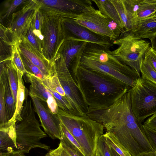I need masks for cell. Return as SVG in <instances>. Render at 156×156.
<instances>
[{"instance_id":"1","label":"cell","mask_w":156,"mask_h":156,"mask_svg":"<svg viewBox=\"0 0 156 156\" xmlns=\"http://www.w3.org/2000/svg\"><path fill=\"white\" fill-rule=\"evenodd\" d=\"M73 78L87 112L109 106L130 89L110 76L81 66Z\"/></svg>"},{"instance_id":"2","label":"cell","mask_w":156,"mask_h":156,"mask_svg":"<svg viewBox=\"0 0 156 156\" xmlns=\"http://www.w3.org/2000/svg\"><path fill=\"white\" fill-rule=\"evenodd\" d=\"M87 115L103 125L107 131L113 128L128 130L141 147L148 143L142 125L139 123L133 112L129 90L109 106L88 112Z\"/></svg>"},{"instance_id":"3","label":"cell","mask_w":156,"mask_h":156,"mask_svg":"<svg viewBox=\"0 0 156 156\" xmlns=\"http://www.w3.org/2000/svg\"><path fill=\"white\" fill-rule=\"evenodd\" d=\"M61 123L73 136L86 156H94L104 127L87 115H76L59 108L57 114Z\"/></svg>"},{"instance_id":"4","label":"cell","mask_w":156,"mask_h":156,"mask_svg":"<svg viewBox=\"0 0 156 156\" xmlns=\"http://www.w3.org/2000/svg\"><path fill=\"white\" fill-rule=\"evenodd\" d=\"M26 97L20 115V118L16 120V143L17 151L20 154L28 153L34 148H40L49 151L50 147L42 143L41 140L47 136L41 129L36 119L35 110L31 100Z\"/></svg>"},{"instance_id":"5","label":"cell","mask_w":156,"mask_h":156,"mask_svg":"<svg viewBox=\"0 0 156 156\" xmlns=\"http://www.w3.org/2000/svg\"><path fill=\"white\" fill-rule=\"evenodd\" d=\"M112 42L118 47L110 51L111 54L136 72L140 78L141 63L151 47V43L136 37L132 31L122 33Z\"/></svg>"},{"instance_id":"6","label":"cell","mask_w":156,"mask_h":156,"mask_svg":"<svg viewBox=\"0 0 156 156\" xmlns=\"http://www.w3.org/2000/svg\"><path fill=\"white\" fill-rule=\"evenodd\" d=\"M129 91L133 112L142 125L145 119L156 113V84L141 77Z\"/></svg>"},{"instance_id":"7","label":"cell","mask_w":156,"mask_h":156,"mask_svg":"<svg viewBox=\"0 0 156 156\" xmlns=\"http://www.w3.org/2000/svg\"><path fill=\"white\" fill-rule=\"evenodd\" d=\"M43 14L41 30L43 54L46 59L54 64L55 58L66 37L62 18L51 14Z\"/></svg>"},{"instance_id":"8","label":"cell","mask_w":156,"mask_h":156,"mask_svg":"<svg viewBox=\"0 0 156 156\" xmlns=\"http://www.w3.org/2000/svg\"><path fill=\"white\" fill-rule=\"evenodd\" d=\"M75 20L80 25L112 41L124 32L121 27L95 9L92 5L86 7Z\"/></svg>"},{"instance_id":"9","label":"cell","mask_w":156,"mask_h":156,"mask_svg":"<svg viewBox=\"0 0 156 156\" xmlns=\"http://www.w3.org/2000/svg\"><path fill=\"white\" fill-rule=\"evenodd\" d=\"M54 62L59 82L70 105L71 114L78 116L86 115L87 109L64 60L57 54Z\"/></svg>"},{"instance_id":"10","label":"cell","mask_w":156,"mask_h":156,"mask_svg":"<svg viewBox=\"0 0 156 156\" xmlns=\"http://www.w3.org/2000/svg\"><path fill=\"white\" fill-rule=\"evenodd\" d=\"M35 1L43 13L74 20L80 15L86 7L92 5V1L90 0H35Z\"/></svg>"},{"instance_id":"11","label":"cell","mask_w":156,"mask_h":156,"mask_svg":"<svg viewBox=\"0 0 156 156\" xmlns=\"http://www.w3.org/2000/svg\"><path fill=\"white\" fill-rule=\"evenodd\" d=\"M38 8L35 0H29L12 15L9 20L7 28L13 44L24 35Z\"/></svg>"},{"instance_id":"12","label":"cell","mask_w":156,"mask_h":156,"mask_svg":"<svg viewBox=\"0 0 156 156\" xmlns=\"http://www.w3.org/2000/svg\"><path fill=\"white\" fill-rule=\"evenodd\" d=\"M110 51V49L87 43L83 55L138 80L139 77L137 73L112 55Z\"/></svg>"},{"instance_id":"13","label":"cell","mask_w":156,"mask_h":156,"mask_svg":"<svg viewBox=\"0 0 156 156\" xmlns=\"http://www.w3.org/2000/svg\"><path fill=\"white\" fill-rule=\"evenodd\" d=\"M28 94L45 132L52 139L60 140L62 137L61 122L57 114L52 112L46 103L30 92H28Z\"/></svg>"},{"instance_id":"14","label":"cell","mask_w":156,"mask_h":156,"mask_svg":"<svg viewBox=\"0 0 156 156\" xmlns=\"http://www.w3.org/2000/svg\"><path fill=\"white\" fill-rule=\"evenodd\" d=\"M66 37L80 40L110 49L114 44L109 39L98 34L77 23L74 19L62 18Z\"/></svg>"},{"instance_id":"15","label":"cell","mask_w":156,"mask_h":156,"mask_svg":"<svg viewBox=\"0 0 156 156\" xmlns=\"http://www.w3.org/2000/svg\"><path fill=\"white\" fill-rule=\"evenodd\" d=\"M87 42L67 37L61 44L57 54L64 60L73 77L76 75Z\"/></svg>"},{"instance_id":"16","label":"cell","mask_w":156,"mask_h":156,"mask_svg":"<svg viewBox=\"0 0 156 156\" xmlns=\"http://www.w3.org/2000/svg\"><path fill=\"white\" fill-rule=\"evenodd\" d=\"M17 45L20 53L38 68L45 76L51 77L56 73L54 64H51L37 51L25 37L20 38Z\"/></svg>"},{"instance_id":"17","label":"cell","mask_w":156,"mask_h":156,"mask_svg":"<svg viewBox=\"0 0 156 156\" xmlns=\"http://www.w3.org/2000/svg\"><path fill=\"white\" fill-rule=\"evenodd\" d=\"M80 66L110 76L124 83L130 89L134 87L138 81V80L132 78L116 70L83 55L82 57Z\"/></svg>"},{"instance_id":"18","label":"cell","mask_w":156,"mask_h":156,"mask_svg":"<svg viewBox=\"0 0 156 156\" xmlns=\"http://www.w3.org/2000/svg\"><path fill=\"white\" fill-rule=\"evenodd\" d=\"M118 14L124 32H133L138 23L130 5L124 0H111Z\"/></svg>"},{"instance_id":"19","label":"cell","mask_w":156,"mask_h":156,"mask_svg":"<svg viewBox=\"0 0 156 156\" xmlns=\"http://www.w3.org/2000/svg\"><path fill=\"white\" fill-rule=\"evenodd\" d=\"M16 122L12 121L9 128L0 130V152L12 153L16 151Z\"/></svg>"},{"instance_id":"20","label":"cell","mask_w":156,"mask_h":156,"mask_svg":"<svg viewBox=\"0 0 156 156\" xmlns=\"http://www.w3.org/2000/svg\"><path fill=\"white\" fill-rule=\"evenodd\" d=\"M25 74L27 81L30 83L29 92L47 103L48 98L52 94L44 85L41 80L31 73L27 72Z\"/></svg>"},{"instance_id":"21","label":"cell","mask_w":156,"mask_h":156,"mask_svg":"<svg viewBox=\"0 0 156 156\" xmlns=\"http://www.w3.org/2000/svg\"><path fill=\"white\" fill-rule=\"evenodd\" d=\"M135 36L150 41L156 37V17H148L141 20L135 30Z\"/></svg>"},{"instance_id":"22","label":"cell","mask_w":156,"mask_h":156,"mask_svg":"<svg viewBox=\"0 0 156 156\" xmlns=\"http://www.w3.org/2000/svg\"><path fill=\"white\" fill-rule=\"evenodd\" d=\"M0 68V130H1L9 128L11 124L9 123L5 97V66L1 65Z\"/></svg>"},{"instance_id":"23","label":"cell","mask_w":156,"mask_h":156,"mask_svg":"<svg viewBox=\"0 0 156 156\" xmlns=\"http://www.w3.org/2000/svg\"><path fill=\"white\" fill-rule=\"evenodd\" d=\"M91 1L96 4L99 11L102 14L113 20L122 28L118 12L111 0Z\"/></svg>"},{"instance_id":"24","label":"cell","mask_w":156,"mask_h":156,"mask_svg":"<svg viewBox=\"0 0 156 156\" xmlns=\"http://www.w3.org/2000/svg\"><path fill=\"white\" fill-rule=\"evenodd\" d=\"M17 71L18 84L17 94L16 109L14 115L12 118L9 121V123L12 121H15L16 119L20 117V113L23 106L26 97L25 87L22 78L23 74L18 69Z\"/></svg>"},{"instance_id":"25","label":"cell","mask_w":156,"mask_h":156,"mask_svg":"<svg viewBox=\"0 0 156 156\" xmlns=\"http://www.w3.org/2000/svg\"><path fill=\"white\" fill-rule=\"evenodd\" d=\"M156 12V0H139L136 11L139 23L141 20L150 16Z\"/></svg>"},{"instance_id":"26","label":"cell","mask_w":156,"mask_h":156,"mask_svg":"<svg viewBox=\"0 0 156 156\" xmlns=\"http://www.w3.org/2000/svg\"><path fill=\"white\" fill-rule=\"evenodd\" d=\"M16 105L18 88L17 69L11 60L4 62Z\"/></svg>"},{"instance_id":"27","label":"cell","mask_w":156,"mask_h":156,"mask_svg":"<svg viewBox=\"0 0 156 156\" xmlns=\"http://www.w3.org/2000/svg\"><path fill=\"white\" fill-rule=\"evenodd\" d=\"M4 93L7 114L9 121L14 115L16 111V105L11 90L5 68V73Z\"/></svg>"},{"instance_id":"28","label":"cell","mask_w":156,"mask_h":156,"mask_svg":"<svg viewBox=\"0 0 156 156\" xmlns=\"http://www.w3.org/2000/svg\"><path fill=\"white\" fill-rule=\"evenodd\" d=\"M42 81L54 97L59 108L64 111L71 114L72 111L69 101L66 97L62 96L55 91L52 88L50 79V77L45 76Z\"/></svg>"},{"instance_id":"29","label":"cell","mask_w":156,"mask_h":156,"mask_svg":"<svg viewBox=\"0 0 156 156\" xmlns=\"http://www.w3.org/2000/svg\"><path fill=\"white\" fill-rule=\"evenodd\" d=\"M102 136L108 145L113 148L120 156H132L114 134L107 131Z\"/></svg>"},{"instance_id":"30","label":"cell","mask_w":156,"mask_h":156,"mask_svg":"<svg viewBox=\"0 0 156 156\" xmlns=\"http://www.w3.org/2000/svg\"><path fill=\"white\" fill-rule=\"evenodd\" d=\"M29 0H14L7 1L4 4L5 10L1 17V21H8L17 9Z\"/></svg>"},{"instance_id":"31","label":"cell","mask_w":156,"mask_h":156,"mask_svg":"<svg viewBox=\"0 0 156 156\" xmlns=\"http://www.w3.org/2000/svg\"><path fill=\"white\" fill-rule=\"evenodd\" d=\"M140 73L142 78L156 84V70L144 57L141 63Z\"/></svg>"},{"instance_id":"32","label":"cell","mask_w":156,"mask_h":156,"mask_svg":"<svg viewBox=\"0 0 156 156\" xmlns=\"http://www.w3.org/2000/svg\"><path fill=\"white\" fill-rule=\"evenodd\" d=\"M23 37L27 39L30 44L37 51L43 55L41 40L34 32L31 23Z\"/></svg>"},{"instance_id":"33","label":"cell","mask_w":156,"mask_h":156,"mask_svg":"<svg viewBox=\"0 0 156 156\" xmlns=\"http://www.w3.org/2000/svg\"><path fill=\"white\" fill-rule=\"evenodd\" d=\"M60 142L71 156H86L66 137L62 131Z\"/></svg>"},{"instance_id":"34","label":"cell","mask_w":156,"mask_h":156,"mask_svg":"<svg viewBox=\"0 0 156 156\" xmlns=\"http://www.w3.org/2000/svg\"><path fill=\"white\" fill-rule=\"evenodd\" d=\"M20 54L27 72L33 74L41 80H43L45 76L39 68L22 54L20 53Z\"/></svg>"},{"instance_id":"35","label":"cell","mask_w":156,"mask_h":156,"mask_svg":"<svg viewBox=\"0 0 156 156\" xmlns=\"http://www.w3.org/2000/svg\"><path fill=\"white\" fill-rule=\"evenodd\" d=\"M11 60L14 63L17 69L23 75L27 73L17 48V42L13 45L12 55Z\"/></svg>"},{"instance_id":"36","label":"cell","mask_w":156,"mask_h":156,"mask_svg":"<svg viewBox=\"0 0 156 156\" xmlns=\"http://www.w3.org/2000/svg\"><path fill=\"white\" fill-rule=\"evenodd\" d=\"M43 13L38 8L36 11L35 16L31 22L34 32L40 38L41 40V30L43 22Z\"/></svg>"},{"instance_id":"37","label":"cell","mask_w":156,"mask_h":156,"mask_svg":"<svg viewBox=\"0 0 156 156\" xmlns=\"http://www.w3.org/2000/svg\"><path fill=\"white\" fill-rule=\"evenodd\" d=\"M142 126L147 138L156 153V130L143 124Z\"/></svg>"},{"instance_id":"38","label":"cell","mask_w":156,"mask_h":156,"mask_svg":"<svg viewBox=\"0 0 156 156\" xmlns=\"http://www.w3.org/2000/svg\"><path fill=\"white\" fill-rule=\"evenodd\" d=\"M97 149L100 156H112L109 147L103 136L99 138Z\"/></svg>"},{"instance_id":"39","label":"cell","mask_w":156,"mask_h":156,"mask_svg":"<svg viewBox=\"0 0 156 156\" xmlns=\"http://www.w3.org/2000/svg\"><path fill=\"white\" fill-rule=\"evenodd\" d=\"M50 79L53 89L62 96L66 97L64 90L59 82L56 72L53 75L50 77Z\"/></svg>"},{"instance_id":"40","label":"cell","mask_w":156,"mask_h":156,"mask_svg":"<svg viewBox=\"0 0 156 156\" xmlns=\"http://www.w3.org/2000/svg\"><path fill=\"white\" fill-rule=\"evenodd\" d=\"M61 127L62 131L68 139L85 155L83 150L77 141L69 131L61 123Z\"/></svg>"},{"instance_id":"41","label":"cell","mask_w":156,"mask_h":156,"mask_svg":"<svg viewBox=\"0 0 156 156\" xmlns=\"http://www.w3.org/2000/svg\"><path fill=\"white\" fill-rule=\"evenodd\" d=\"M44 156H71L63 147L61 142L56 148L51 150Z\"/></svg>"},{"instance_id":"42","label":"cell","mask_w":156,"mask_h":156,"mask_svg":"<svg viewBox=\"0 0 156 156\" xmlns=\"http://www.w3.org/2000/svg\"><path fill=\"white\" fill-rule=\"evenodd\" d=\"M144 58L156 70V52L151 47L146 53Z\"/></svg>"},{"instance_id":"43","label":"cell","mask_w":156,"mask_h":156,"mask_svg":"<svg viewBox=\"0 0 156 156\" xmlns=\"http://www.w3.org/2000/svg\"><path fill=\"white\" fill-rule=\"evenodd\" d=\"M143 125L156 130V113L148 118Z\"/></svg>"},{"instance_id":"44","label":"cell","mask_w":156,"mask_h":156,"mask_svg":"<svg viewBox=\"0 0 156 156\" xmlns=\"http://www.w3.org/2000/svg\"><path fill=\"white\" fill-rule=\"evenodd\" d=\"M0 156H22V154L17 152H14L12 153H1Z\"/></svg>"},{"instance_id":"45","label":"cell","mask_w":156,"mask_h":156,"mask_svg":"<svg viewBox=\"0 0 156 156\" xmlns=\"http://www.w3.org/2000/svg\"><path fill=\"white\" fill-rule=\"evenodd\" d=\"M150 41L151 47L156 52V37Z\"/></svg>"},{"instance_id":"46","label":"cell","mask_w":156,"mask_h":156,"mask_svg":"<svg viewBox=\"0 0 156 156\" xmlns=\"http://www.w3.org/2000/svg\"><path fill=\"white\" fill-rule=\"evenodd\" d=\"M109 147L112 156H120L113 148L109 146Z\"/></svg>"},{"instance_id":"47","label":"cell","mask_w":156,"mask_h":156,"mask_svg":"<svg viewBox=\"0 0 156 156\" xmlns=\"http://www.w3.org/2000/svg\"><path fill=\"white\" fill-rule=\"evenodd\" d=\"M141 156H156V153L153 152H150L145 153Z\"/></svg>"},{"instance_id":"48","label":"cell","mask_w":156,"mask_h":156,"mask_svg":"<svg viewBox=\"0 0 156 156\" xmlns=\"http://www.w3.org/2000/svg\"><path fill=\"white\" fill-rule=\"evenodd\" d=\"M94 156H100L97 148Z\"/></svg>"},{"instance_id":"49","label":"cell","mask_w":156,"mask_h":156,"mask_svg":"<svg viewBox=\"0 0 156 156\" xmlns=\"http://www.w3.org/2000/svg\"><path fill=\"white\" fill-rule=\"evenodd\" d=\"M156 17V12L153 15L149 17ZM148 18V17H147Z\"/></svg>"},{"instance_id":"50","label":"cell","mask_w":156,"mask_h":156,"mask_svg":"<svg viewBox=\"0 0 156 156\" xmlns=\"http://www.w3.org/2000/svg\"><path fill=\"white\" fill-rule=\"evenodd\" d=\"M22 156H25L24 154H22Z\"/></svg>"}]
</instances>
